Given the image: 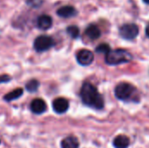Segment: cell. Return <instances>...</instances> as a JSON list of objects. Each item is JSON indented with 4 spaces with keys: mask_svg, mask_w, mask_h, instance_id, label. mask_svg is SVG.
<instances>
[{
    "mask_svg": "<svg viewBox=\"0 0 149 148\" xmlns=\"http://www.w3.org/2000/svg\"><path fill=\"white\" fill-rule=\"evenodd\" d=\"M0 142H1V140H0Z\"/></svg>",
    "mask_w": 149,
    "mask_h": 148,
    "instance_id": "7402d4cb",
    "label": "cell"
},
{
    "mask_svg": "<svg viewBox=\"0 0 149 148\" xmlns=\"http://www.w3.org/2000/svg\"><path fill=\"white\" fill-rule=\"evenodd\" d=\"M110 51H111L110 50V47L107 44H101L99 46H97V48H96V51L97 52H100V53H106V54H107Z\"/></svg>",
    "mask_w": 149,
    "mask_h": 148,
    "instance_id": "e0dca14e",
    "label": "cell"
},
{
    "mask_svg": "<svg viewBox=\"0 0 149 148\" xmlns=\"http://www.w3.org/2000/svg\"><path fill=\"white\" fill-rule=\"evenodd\" d=\"M132 55L123 49H117L113 51H110L107 54H106V62L111 65H117L123 63H127L131 61Z\"/></svg>",
    "mask_w": 149,
    "mask_h": 148,
    "instance_id": "7a4b0ae2",
    "label": "cell"
},
{
    "mask_svg": "<svg viewBox=\"0 0 149 148\" xmlns=\"http://www.w3.org/2000/svg\"><path fill=\"white\" fill-rule=\"evenodd\" d=\"M79 142L74 136H68L61 141V148H79Z\"/></svg>",
    "mask_w": 149,
    "mask_h": 148,
    "instance_id": "8fae6325",
    "label": "cell"
},
{
    "mask_svg": "<svg viewBox=\"0 0 149 148\" xmlns=\"http://www.w3.org/2000/svg\"><path fill=\"white\" fill-rule=\"evenodd\" d=\"M10 80V78L8 75H1L0 76V84L9 82Z\"/></svg>",
    "mask_w": 149,
    "mask_h": 148,
    "instance_id": "d6986e66",
    "label": "cell"
},
{
    "mask_svg": "<svg viewBox=\"0 0 149 148\" xmlns=\"http://www.w3.org/2000/svg\"><path fill=\"white\" fill-rule=\"evenodd\" d=\"M143 1H144V2H145L146 3H148V4H149V0H143Z\"/></svg>",
    "mask_w": 149,
    "mask_h": 148,
    "instance_id": "44dd1931",
    "label": "cell"
},
{
    "mask_svg": "<svg viewBox=\"0 0 149 148\" xmlns=\"http://www.w3.org/2000/svg\"><path fill=\"white\" fill-rule=\"evenodd\" d=\"M23 89L22 88H17L13 91H11L10 92L7 93L4 97H3V99L7 102H10V101H12V100H15V99H17L18 98H20L22 95H23Z\"/></svg>",
    "mask_w": 149,
    "mask_h": 148,
    "instance_id": "5bb4252c",
    "label": "cell"
},
{
    "mask_svg": "<svg viewBox=\"0 0 149 148\" xmlns=\"http://www.w3.org/2000/svg\"><path fill=\"white\" fill-rule=\"evenodd\" d=\"M130 140L126 135H119L113 140V147L115 148H127Z\"/></svg>",
    "mask_w": 149,
    "mask_h": 148,
    "instance_id": "4fadbf2b",
    "label": "cell"
},
{
    "mask_svg": "<svg viewBox=\"0 0 149 148\" xmlns=\"http://www.w3.org/2000/svg\"><path fill=\"white\" fill-rule=\"evenodd\" d=\"M52 25V19L48 15H42L38 18V27L41 30H48Z\"/></svg>",
    "mask_w": 149,
    "mask_h": 148,
    "instance_id": "30bf717a",
    "label": "cell"
},
{
    "mask_svg": "<svg viewBox=\"0 0 149 148\" xmlns=\"http://www.w3.org/2000/svg\"><path fill=\"white\" fill-rule=\"evenodd\" d=\"M77 61L79 65H89L92 64V62L94 59L93 57V53L89 51V50H86L83 49L81 51H79L77 53Z\"/></svg>",
    "mask_w": 149,
    "mask_h": 148,
    "instance_id": "8992f818",
    "label": "cell"
},
{
    "mask_svg": "<svg viewBox=\"0 0 149 148\" xmlns=\"http://www.w3.org/2000/svg\"><path fill=\"white\" fill-rule=\"evenodd\" d=\"M66 31L72 38H77L79 36V29L76 25H71V26L67 27Z\"/></svg>",
    "mask_w": 149,
    "mask_h": 148,
    "instance_id": "2e32d148",
    "label": "cell"
},
{
    "mask_svg": "<svg viewBox=\"0 0 149 148\" xmlns=\"http://www.w3.org/2000/svg\"><path fill=\"white\" fill-rule=\"evenodd\" d=\"M82 102L89 107L100 110L104 107V99L97 88L89 82L83 84L80 90Z\"/></svg>",
    "mask_w": 149,
    "mask_h": 148,
    "instance_id": "6da1fadb",
    "label": "cell"
},
{
    "mask_svg": "<svg viewBox=\"0 0 149 148\" xmlns=\"http://www.w3.org/2000/svg\"><path fill=\"white\" fill-rule=\"evenodd\" d=\"M39 86V82L36 79H31L30 80L27 84H26V90L30 92H36L38 90Z\"/></svg>",
    "mask_w": 149,
    "mask_h": 148,
    "instance_id": "9a60e30c",
    "label": "cell"
},
{
    "mask_svg": "<svg viewBox=\"0 0 149 148\" xmlns=\"http://www.w3.org/2000/svg\"><path fill=\"white\" fill-rule=\"evenodd\" d=\"M26 3L32 7H38L41 4L42 1L41 0H26Z\"/></svg>",
    "mask_w": 149,
    "mask_h": 148,
    "instance_id": "ac0fdd59",
    "label": "cell"
},
{
    "mask_svg": "<svg viewBox=\"0 0 149 148\" xmlns=\"http://www.w3.org/2000/svg\"><path fill=\"white\" fill-rule=\"evenodd\" d=\"M30 107H31V112L33 113H35V114H42L47 109L46 103L42 99H33L31 101V103Z\"/></svg>",
    "mask_w": 149,
    "mask_h": 148,
    "instance_id": "ba28073f",
    "label": "cell"
},
{
    "mask_svg": "<svg viewBox=\"0 0 149 148\" xmlns=\"http://www.w3.org/2000/svg\"><path fill=\"white\" fill-rule=\"evenodd\" d=\"M135 91L136 90L134 85L129 83L122 82L115 87L114 92L117 99L123 101H127L133 97V95L135 93Z\"/></svg>",
    "mask_w": 149,
    "mask_h": 148,
    "instance_id": "3957f363",
    "label": "cell"
},
{
    "mask_svg": "<svg viewBox=\"0 0 149 148\" xmlns=\"http://www.w3.org/2000/svg\"><path fill=\"white\" fill-rule=\"evenodd\" d=\"M57 14L61 17L67 18V17H72L75 16L77 14V10H75L74 7L66 5V6H63V7L59 8L57 10Z\"/></svg>",
    "mask_w": 149,
    "mask_h": 148,
    "instance_id": "9c48e42d",
    "label": "cell"
},
{
    "mask_svg": "<svg viewBox=\"0 0 149 148\" xmlns=\"http://www.w3.org/2000/svg\"><path fill=\"white\" fill-rule=\"evenodd\" d=\"M52 108L55 113L58 114L65 113L69 108V102L64 98H58L52 102Z\"/></svg>",
    "mask_w": 149,
    "mask_h": 148,
    "instance_id": "52a82bcc",
    "label": "cell"
},
{
    "mask_svg": "<svg viewBox=\"0 0 149 148\" xmlns=\"http://www.w3.org/2000/svg\"><path fill=\"white\" fill-rule=\"evenodd\" d=\"M54 40L48 36H39L38 37L35 41H34V49L38 51V52H42V51H45L47 50H49L50 48H52L54 45Z\"/></svg>",
    "mask_w": 149,
    "mask_h": 148,
    "instance_id": "277c9868",
    "label": "cell"
},
{
    "mask_svg": "<svg viewBox=\"0 0 149 148\" xmlns=\"http://www.w3.org/2000/svg\"><path fill=\"white\" fill-rule=\"evenodd\" d=\"M120 34L125 39H134L139 34V27L134 24H126L120 27Z\"/></svg>",
    "mask_w": 149,
    "mask_h": 148,
    "instance_id": "5b68a950",
    "label": "cell"
},
{
    "mask_svg": "<svg viewBox=\"0 0 149 148\" xmlns=\"http://www.w3.org/2000/svg\"><path fill=\"white\" fill-rule=\"evenodd\" d=\"M146 33H147V35H148V37L149 38V24L147 26V29H146Z\"/></svg>",
    "mask_w": 149,
    "mask_h": 148,
    "instance_id": "ffe728a7",
    "label": "cell"
},
{
    "mask_svg": "<svg viewBox=\"0 0 149 148\" xmlns=\"http://www.w3.org/2000/svg\"><path fill=\"white\" fill-rule=\"evenodd\" d=\"M100 34H101L100 30L95 24H90L86 29V35L90 39L95 40V39H97V38H99L100 37Z\"/></svg>",
    "mask_w": 149,
    "mask_h": 148,
    "instance_id": "7c38bea8",
    "label": "cell"
}]
</instances>
